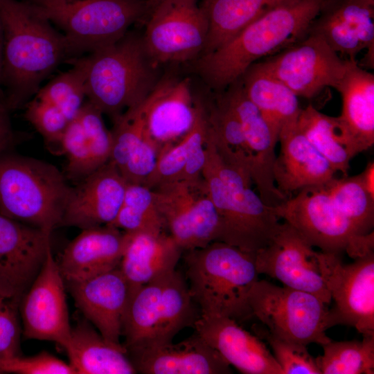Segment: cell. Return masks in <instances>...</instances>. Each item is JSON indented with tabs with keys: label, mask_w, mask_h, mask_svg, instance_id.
<instances>
[{
	"label": "cell",
	"mask_w": 374,
	"mask_h": 374,
	"mask_svg": "<svg viewBox=\"0 0 374 374\" xmlns=\"http://www.w3.org/2000/svg\"><path fill=\"white\" fill-rule=\"evenodd\" d=\"M0 19L1 87L12 111L24 107L70 54L63 34L26 1L0 0Z\"/></svg>",
	"instance_id": "6da1fadb"
},
{
	"label": "cell",
	"mask_w": 374,
	"mask_h": 374,
	"mask_svg": "<svg viewBox=\"0 0 374 374\" xmlns=\"http://www.w3.org/2000/svg\"><path fill=\"white\" fill-rule=\"evenodd\" d=\"M327 0H286L263 13L234 37L194 61V69L215 93L246 69L305 37Z\"/></svg>",
	"instance_id": "7a4b0ae2"
},
{
	"label": "cell",
	"mask_w": 374,
	"mask_h": 374,
	"mask_svg": "<svg viewBox=\"0 0 374 374\" xmlns=\"http://www.w3.org/2000/svg\"><path fill=\"white\" fill-rule=\"evenodd\" d=\"M205 152L202 175L220 220L217 241L256 253L269 243L280 218L254 191L249 174L221 157L208 130Z\"/></svg>",
	"instance_id": "3957f363"
},
{
	"label": "cell",
	"mask_w": 374,
	"mask_h": 374,
	"mask_svg": "<svg viewBox=\"0 0 374 374\" xmlns=\"http://www.w3.org/2000/svg\"><path fill=\"white\" fill-rule=\"evenodd\" d=\"M185 252L189 290L201 315L237 322L253 317L249 295L259 279L255 253L220 241Z\"/></svg>",
	"instance_id": "277c9868"
},
{
	"label": "cell",
	"mask_w": 374,
	"mask_h": 374,
	"mask_svg": "<svg viewBox=\"0 0 374 374\" xmlns=\"http://www.w3.org/2000/svg\"><path fill=\"white\" fill-rule=\"evenodd\" d=\"M75 58L82 67L87 100L113 119L142 103L154 88L157 69L141 36L128 32L117 42Z\"/></svg>",
	"instance_id": "5b68a950"
},
{
	"label": "cell",
	"mask_w": 374,
	"mask_h": 374,
	"mask_svg": "<svg viewBox=\"0 0 374 374\" xmlns=\"http://www.w3.org/2000/svg\"><path fill=\"white\" fill-rule=\"evenodd\" d=\"M71 187L53 164L10 152L0 156V213L51 233Z\"/></svg>",
	"instance_id": "8992f818"
},
{
	"label": "cell",
	"mask_w": 374,
	"mask_h": 374,
	"mask_svg": "<svg viewBox=\"0 0 374 374\" xmlns=\"http://www.w3.org/2000/svg\"><path fill=\"white\" fill-rule=\"evenodd\" d=\"M201 316L188 285L175 270L130 292L122 325L127 351L172 342Z\"/></svg>",
	"instance_id": "52a82bcc"
},
{
	"label": "cell",
	"mask_w": 374,
	"mask_h": 374,
	"mask_svg": "<svg viewBox=\"0 0 374 374\" xmlns=\"http://www.w3.org/2000/svg\"><path fill=\"white\" fill-rule=\"evenodd\" d=\"M62 30L70 59L112 44L149 13L147 0H26Z\"/></svg>",
	"instance_id": "ba28073f"
},
{
	"label": "cell",
	"mask_w": 374,
	"mask_h": 374,
	"mask_svg": "<svg viewBox=\"0 0 374 374\" xmlns=\"http://www.w3.org/2000/svg\"><path fill=\"white\" fill-rule=\"evenodd\" d=\"M280 219L294 227L312 247L351 258L374 249V233L361 235L337 207L323 186L304 188L274 207Z\"/></svg>",
	"instance_id": "9c48e42d"
},
{
	"label": "cell",
	"mask_w": 374,
	"mask_h": 374,
	"mask_svg": "<svg viewBox=\"0 0 374 374\" xmlns=\"http://www.w3.org/2000/svg\"><path fill=\"white\" fill-rule=\"evenodd\" d=\"M249 304L253 317L280 338L305 346L331 340L326 333L328 305L311 293L258 279Z\"/></svg>",
	"instance_id": "30bf717a"
},
{
	"label": "cell",
	"mask_w": 374,
	"mask_h": 374,
	"mask_svg": "<svg viewBox=\"0 0 374 374\" xmlns=\"http://www.w3.org/2000/svg\"><path fill=\"white\" fill-rule=\"evenodd\" d=\"M321 276L334 305L328 309L327 329L337 325L354 328L374 337V251L343 263L339 254L317 251Z\"/></svg>",
	"instance_id": "8fae6325"
},
{
	"label": "cell",
	"mask_w": 374,
	"mask_h": 374,
	"mask_svg": "<svg viewBox=\"0 0 374 374\" xmlns=\"http://www.w3.org/2000/svg\"><path fill=\"white\" fill-rule=\"evenodd\" d=\"M208 26L196 0H161L149 12L143 44L153 64L185 62L199 57Z\"/></svg>",
	"instance_id": "7c38bea8"
},
{
	"label": "cell",
	"mask_w": 374,
	"mask_h": 374,
	"mask_svg": "<svg viewBox=\"0 0 374 374\" xmlns=\"http://www.w3.org/2000/svg\"><path fill=\"white\" fill-rule=\"evenodd\" d=\"M152 190L165 229L183 251L217 240L220 220L202 177L166 183Z\"/></svg>",
	"instance_id": "4fadbf2b"
},
{
	"label": "cell",
	"mask_w": 374,
	"mask_h": 374,
	"mask_svg": "<svg viewBox=\"0 0 374 374\" xmlns=\"http://www.w3.org/2000/svg\"><path fill=\"white\" fill-rule=\"evenodd\" d=\"M298 97L312 98L325 87L336 88L346 68L323 37L308 33L299 42L256 62Z\"/></svg>",
	"instance_id": "5bb4252c"
},
{
	"label": "cell",
	"mask_w": 374,
	"mask_h": 374,
	"mask_svg": "<svg viewBox=\"0 0 374 374\" xmlns=\"http://www.w3.org/2000/svg\"><path fill=\"white\" fill-rule=\"evenodd\" d=\"M64 284L50 247L21 301L19 312L26 338L55 341L64 349L67 346L71 327Z\"/></svg>",
	"instance_id": "9a60e30c"
},
{
	"label": "cell",
	"mask_w": 374,
	"mask_h": 374,
	"mask_svg": "<svg viewBox=\"0 0 374 374\" xmlns=\"http://www.w3.org/2000/svg\"><path fill=\"white\" fill-rule=\"evenodd\" d=\"M317 252L290 224L280 223L269 243L255 253L259 274L284 286L311 293L329 305L330 292L321 274Z\"/></svg>",
	"instance_id": "2e32d148"
},
{
	"label": "cell",
	"mask_w": 374,
	"mask_h": 374,
	"mask_svg": "<svg viewBox=\"0 0 374 374\" xmlns=\"http://www.w3.org/2000/svg\"><path fill=\"white\" fill-rule=\"evenodd\" d=\"M202 103L194 98L188 78L158 81L141 103L144 134L158 158L192 129Z\"/></svg>",
	"instance_id": "e0dca14e"
},
{
	"label": "cell",
	"mask_w": 374,
	"mask_h": 374,
	"mask_svg": "<svg viewBox=\"0 0 374 374\" xmlns=\"http://www.w3.org/2000/svg\"><path fill=\"white\" fill-rule=\"evenodd\" d=\"M242 127L251 158V178L263 202L276 206L286 199L276 188L274 166L278 137L246 94L240 78L223 91Z\"/></svg>",
	"instance_id": "ac0fdd59"
},
{
	"label": "cell",
	"mask_w": 374,
	"mask_h": 374,
	"mask_svg": "<svg viewBox=\"0 0 374 374\" xmlns=\"http://www.w3.org/2000/svg\"><path fill=\"white\" fill-rule=\"evenodd\" d=\"M127 182L107 162L71 187L60 226L86 229L109 225L121 206Z\"/></svg>",
	"instance_id": "d6986e66"
},
{
	"label": "cell",
	"mask_w": 374,
	"mask_h": 374,
	"mask_svg": "<svg viewBox=\"0 0 374 374\" xmlns=\"http://www.w3.org/2000/svg\"><path fill=\"white\" fill-rule=\"evenodd\" d=\"M65 284L76 306L104 339L116 346H124L120 339L130 287L119 267Z\"/></svg>",
	"instance_id": "ffe728a7"
},
{
	"label": "cell",
	"mask_w": 374,
	"mask_h": 374,
	"mask_svg": "<svg viewBox=\"0 0 374 374\" xmlns=\"http://www.w3.org/2000/svg\"><path fill=\"white\" fill-rule=\"evenodd\" d=\"M374 0H327L308 33L324 39L338 55L356 60L374 46Z\"/></svg>",
	"instance_id": "44dd1931"
},
{
	"label": "cell",
	"mask_w": 374,
	"mask_h": 374,
	"mask_svg": "<svg viewBox=\"0 0 374 374\" xmlns=\"http://www.w3.org/2000/svg\"><path fill=\"white\" fill-rule=\"evenodd\" d=\"M195 331L230 365L244 374H283L264 341L233 319L201 315Z\"/></svg>",
	"instance_id": "7402d4cb"
},
{
	"label": "cell",
	"mask_w": 374,
	"mask_h": 374,
	"mask_svg": "<svg viewBox=\"0 0 374 374\" xmlns=\"http://www.w3.org/2000/svg\"><path fill=\"white\" fill-rule=\"evenodd\" d=\"M137 373L229 374L230 365L195 331L187 339L149 348L127 350Z\"/></svg>",
	"instance_id": "603a6c76"
},
{
	"label": "cell",
	"mask_w": 374,
	"mask_h": 374,
	"mask_svg": "<svg viewBox=\"0 0 374 374\" xmlns=\"http://www.w3.org/2000/svg\"><path fill=\"white\" fill-rule=\"evenodd\" d=\"M128 233L109 225L82 229L57 262L64 283L82 281L119 267Z\"/></svg>",
	"instance_id": "cb8c5ba5"
},
{
	"label": "cell",
	"mask_w": 374,
	"mask_h": 374,
	"mask_svg": "<svg viewBox=\"0 0 374 374\" xmlns=\"http://www.w3.org/2000/svg\"><path fill=\"white\" fill-rule=\"evenodd\" d=\"M278 143L274 179L278 190L287 198L304 188L323 186L335 177V170L297 124L283 131Z\"/></svg>",
	"instance_id": "d4e9b609"
},
{
	"label": "cell",
	"mask_w": 374,
	"mask_h": 374,
	"mask_svg": "<svg viewBox=\"0 0 374 374\" xmlns=\"http://www.w3.org/2000/svg\"><path fill=\"white\" fill-rule=\"evenodd\" d=\"M51 235L0 213V275L27 290L51 247Z\"/></svg>",
	"instance_id": "484cf974"
},
{
	"label": "cell",
	"mask_w": 374,
	"mask_h": 374,
	"mask_svg": "<svg viewBox=\"0 0 374 374\" xmlns=\"http://www.w3.org/2000/svg\"><path fill=\"white\" fill-rule=\"evenodd\" d=\"M127 233L118 267L129 285L130 294L176 270L183 251L169 234L164 231Z\"/></svg>",
	"instance_id": "4316f807"
},
{
	"label": "cell",
	"mask_w": 374,
	"mask_h": 374,
	"mask_svg": "<svg viewBox=\"0 0 374 374\" xmlns=\"http://www.w3.org/2000/svg\"><path fill=\"white\" fill-rule=\"evenodd\" d=\"M335 89L341 94L338 121L362 152L374 144V75L347 59L345 73Z\"/></svg>",
	"instance_id": "83f0119b"
},
{
	"label": "cell",
	"mask_w": 374,
	"mask_h": 374,
	"mask_svg": "<svg viewBox=\"0 0 374 374\" xmlns=\"http://www.w3.org/2000/svg\"><path fill=\"white\" fill-rule=\"evenodd\" d=\"M64 350L76 374L137 373L126 348L108 342L87 319L71 327L70 340Z\"/></svg>",
	"instance_id": "f1b7e54d"
},
{
	"label": "cell",
	"mask_w": 374,
	"mask_h": 374,
	"mask_svg": "<svg viewBox=\"0 0 374 374\" xmlns=\"http://www.w3.org/2000/svg\"><path fill=\"white\" fill-rule=\"evenodd\" d=\"M240 79L248 98L278 139L283 131L297 124L301 111L298 96L258 62L249 66Z\"/></svg>",
	"instance_id": "f546056e"
},
{
	"label": "cell",
	"mask_w": 374,
	"mask_h": 374,
	"mask_svg": "<svg viewBox=\"0 0 374 374\" xmlns=\"http://www.w3.org/2000/svg\"><path fill=\"white\" fill-rule=\"evenodd\" d=\"M297 127L335 172L348 175L350 161L362 151L337 117L326 115L310 104L301 109Z\"/></svg>",
	"instance_id": "4dcf8cb0"
},
{
	"label": "cell",
	"mask_w": 374,
	"mask_h": 374,
	"mask_svg": "<svg viewBox=\"0 0 374 374\" xmlns=\"http://www.w3.org/2000/svg\"><path fill=\"white\" fill-rule=\"evenodd\" d=\"M286 0H203L208 26L202 55L226 43L259 16Z\"/></svg>",
	"instance_id": "1f68e13d"
},
{
	"label": "cell",
	"mask_w": 374,
	"mask_h": 374,
	"mask_svg": "<svg viewBox=\"0 0 374 374\" xmlns=\"http://www.w3.org/2000/svg\"><path fill=\"white\" fill-rule=\"evenodd\" d=\"M207 130L205 107L202 103L192 129L158 158L154 170L143 185L153 189L166 183L180 181L188 164L204 148Z\"/></svg>",
	"instance_id": "d6a6232c"
},
{
	"label": "cell",
	"mask_w": 374,
	"mask_h": 374,
	"mask_svg": "<svg viewBox=\"0 0 374 374\" xmlns=\"http://www.w3.org/2000/svg\"><path fill=\"white\" fill-rule=\"evenodd\" d=\"M323 186L337 207L361 235L373 233L374 197L364 187L359 175L334 177Z\"/></svg>",
	"instance_id": "836d02e7"
},
{
	"label": "cell",
	"mask_w": 374,
	"mask_h": 374,
	"mask_svg": "<svg viewBox=\"0 0 374 374\" xmlns=\"http://www.w3.org/2000/svg\"><path fill=\"white\" fill-rule=\"evenodd\" d=\"M322 355L316 359L321 374H373L374 337L361 341L330 340L321 346Z\"/></svg>",
	"instance_id": "e575fe53"
},
{
	"label": "cell",
	"mask_w": 374,
	"mask_h": 374,
	"mask_svg": "<svg viewBox=\"0 0 374 374\" xmlns=\"http://www.w3.org/2000/svg\"><path fill=\"white\" fill-rule=\"evenodd\" d=\"M109 225L127 233H160L165 229L152 189L136 184H127L119 211Z\"/></svg>",
	"instance_id": "d590c367"
},
{
	"label": "cell",
	"mask_w": 374,
	"mask_h": 374,
	"mask_svg": "<svg viewBox=\"0 0 374 374\" xmlns=\"http://www.w3.org/2000/svg\"><path fill=\"white\" fill-rule=\"evenodd\" d=\"M66 62L71 68L41 87L34 97L55 106L70 122L78 114L87 95L82 67L75 58Z\"/></svg>",
	"instance_id": "8d00e7d4"
},
{
	"label": "cell",
	"mask_w": 374,
	"mask_h": 374,
	"mask_svg": "<svg viewBox=\"0 0 374 374\" xmlns=\"http://www.w3.org/2000/svg\"><path fill=\"white\" fill-rule=\"evenodd\" d=\"M26 290L0 275V360L19 355V308Z\"/></svg>",
	"instance_id": "74e56055"
},
{
	"label": "cell",
	"mask_w": 374,
	"mask_h": 374,
	"mask_svg": "<svg viewBox=\"0 0 374 374\" xmlns=\"http://www.w3.org/2000/svg\"><path fill=\"white\" fill-rule=\"evenodd\" d=\"M252 330L270 346L273 355L280 366L283 374H321L316 359L305 345L280 338L263 325L254 324Z\"/></svg>",
	"instance_id": "f35d334b"
},
{
	"label": "cell",
	"mask_w": 374,
	"mask_h": 374,
	"mask_svg": "<svg viewBox=\"0 0 374 374\" xmlns=\"http://www.w3.org/2000/svg\"><path fill=\"white\" fill-rule=\"evenodd\" d=\"M141 103L114 120L112 148L109 162L121 172L144 138V123Z\"/></svg>",
	"instance_id": "ab89813d"
},
{
	"label": "cell",
	"mask_w": 374,
	"mask_h": 374,
	"mask_svg": "<svg viewBox=\"0 0 374 374\" xmlns=\"http://www.w3.org/2000/svg\"><path fill=\"white\" fill-rule=\"evenodd\" d=\"M60 148L67 159L68 178L80 181L95 171L89 143L77 117L69 123L61 139Z\"/></svg>",
	"instance_id": "60d3db41"
},
{
	"label": "cell",
	"mask_w": 374,
	"mask_h": 374,
	"mask_svg": "<svg viewBox=\"0 0 374 374\" xmlns=\"http://www.w3.org/2000/svg\"><path fill=\"white\" fill-rule=\"evenodd\" d=\"M103 113L87 100L77 115L87 139L95 170L109 162L112 135L103 118Z\"/></svg>",
	"instance_id": "b9f144b4"
},
{
	"label": "cell",
	"mask_w": 374,
	"mask_h": 374,
	"mask_svg": "<svg viewBox=\"0 0 374 374\" xmlns=\"http://www.w3.org/2000/svg\"><path fill=\"white\" fill-rule=\"evenodd\" d=\"M25 118L42 136L46 143L59 145L69 123L52 104L33 97L24 106Z\"/></svg>",
	"instance_id": "7bdbcfd3"
},
{
	"label": "cell",
	"mask_w": 374,
	"mask_h": 374,
	"mask_svg": "<svg viewBox=\"0 0 374 374\" xmlns=\"http://www.w3.org/2000/svg\"><path fill=\"white\" fill-rule=\"evenodd\" d=\"M2 373L18 374H76L69 363L57 358L46 351L34 356L20 355L0 360Z\"/></svg>",
	"instance_id": "ee69618b"
},
{
	"label": "cell",
	"mask_w": 374,
	"mask_h": 374,
	"mask_svg": "<svg viewBox=\"0 0 374 374\" xmlns=\"http://www.w3.org/2000/svg\"><path fill=\"white\" fill-rule=\"evenodd\" d=\"M10 112L3 91L0 89V156L10 152L15 142L16 136L10 120Z\"/></svg>",
	"instance_id": "f6af8a7d"
},
{
	"label": "cell",
	"mask_w": 374,
	"mask_h": 374,
	"mask_svg": "<svg viewBox=\"0 0 374 374\" xmlns=\"http://www.w3.org/2000/svg\"><path fill=\"white\" fill-rule=\"evenodd\" d=\"M362 183L369 193L374 197V162L369 161L365 169L359 174Z\"/></svg>",
	"instance_id": "bcb514c9"
},
{
	"label": "cell",
	"mask_w": 374,
	"mask_h": 374,
	"mask_svg": "<svg viewBox=\"0 0 374 374\" xmlns=\"http://www.w3.org/2000/svg\"><path fill=\"white\" fill-rule=\"evenodd\" d=\"M3 28L0 19V89H2L1 87V66H2V56H3Z\"/></svg>",
	"instance_id": "7dc6e473"
},
{
	"label": "cell",
	"mask_w": 374,
	"mask_h": 374,
	"mask_svg": "<svg viewBox=\"0 0 374 374\" xmlns=\"http://www.w3.org/2000/svg\"><path fill=\"white\" fill-rule=\"evenodd\" d=\"M161 0H147L148 6L149 8V10L155 6L158 3H159ZM149 11V12H150Z\"/></svg>",
	"instance_id": "c3c4849f"
},
{
	"label": "cell",
	"mask_w": 374,
	"mask_h": 374,
	"mask_svg": "<svg viewBox=\"0 0 374 374\" xmlns=\"http://www.w3.org/2000/svg\"><path fill=\"white\" fill-rule=\"evenodd\" d=\"M0 373H2V372H1V369H0Z\"/></svg>",
	"instance_id": "681fc988"
}]
</instances>
